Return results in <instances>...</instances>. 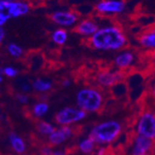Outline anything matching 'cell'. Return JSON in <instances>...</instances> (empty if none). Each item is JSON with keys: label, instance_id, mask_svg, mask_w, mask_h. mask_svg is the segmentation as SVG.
Returning <instances> with one entry per match:
<instances>
[{"label": "cell", "instance_id": "cell-11", "mask_svg": "<svg viewBox=\"0 0 155 155\" xmlns=\"http://www.w3.org/2000/svg\"><path fill=\"white\" fill-rule=\"evenodd\" d=\"M124 77V74L122 72H114V71H104L98 74L97 77V83L101 87H114L117 83H119Z\"/></svg>", "mask_w": 155, "mask_h": 155}, {"label": "cell", "instance_id": "cell-8", "mask_svg": "<svg viewBox=\"0 0 155 155\" xmlns=\"http://www.w3.org/2000/svg\"><path fill=\"white\" fill-rule=\"evenodd\" d=\"M51 21L61 27H71L78 21V15L71 10H58L51 13Z\"/></svg>", "mask_w": 155, "mask_h": 155}, {"label": "cell", "instance_id": "cell-3", "mask_svg": "<svg viewBox=\"0 0 155 155\" xmlns=\"http://www.w3.org/2000/svg\"><path fill=\"white\" fill-rule=\"evenodd\" d=\"M76 104L84 112H96L103 104V96L97 89L83 88L76 95Z\"/></svg>", "mask_w": 155, "mask_h": 155}, {"label": "cell", "instance_id": "cell-28", "mask_svg": "<svg viewBox=\"0 0 155 155\" xmlns=\"http://www.w3.org/2000/svg\"><path fill=\"white\" fill-rule=\"evenodd\" d=\"M21 90L23 92H29L31 90V86H30V84H28L25 83V84H21Z\"/></svg>", "mask_w": 155, "mask_h": 155}, {"label": "cell", "instance_id": "cell-26", "mask_svg": "<svg viewBox=\"0 0 155 155\" xmlns=\"http://www.w3.org/2000/svg\"><path fill=\"white\" fill-rule=\"evenodd\" d=\"M106 153H107V150H106V148L105 147H100L97 150V153H96V155H106Z\"/></svg>", "mask_w": 155, "mask_h": 155}, {"label": "cell", "instance_id": "cell-18", "mask_svg": "<svg viewBox=\"0 0 155 155\" xmlns=\"http://www.w3.org/2000/svg\"><path fill=\"white\" fill-rule=\"evenodd\" d=\"M52 87V84L50 81L46 79H36L33 83V88L37 92H47Z\"/></svg>", "mask_w": 155, "mask_h": 155}, {"label": "cell", "instance_id": "cell-1", "mask_svg": "<svg viewBox=\"0 0 155 155\" xmlns=\"http://www.w3.org/2000/svg\"><path fill=\"white\" fill-rule=\"evenodd\" d=\"M89 45L97 50L115 51L125 47L127 39L118 25H107L98 28L97 32L88 38Z\"/></svg>", "mask_w": 155, "mask_h": 155}, {"label": "cell", "instance_id": "cell-24", "mask_svg": "<svg viewBox=\"0 0 155 155\" xmlns=\"http://www.w3.org/2000/svg\"><path fill=\"white\" fill-rule=\"evenodd\" d=\"M52 151H53L52 149H50L48 147H44L41 150V153H42V155H52Z\"/></svg>", "mask_w": 155, "mask_h": 155}, {"label": "cell", "instance_id": "cell-6", "mask_svg": "<svg viewBox=\"0 0 155 155\" xmlns=\"http://www.w3.org/2000/svg\"><path fill=\"white\" fill-rule=\"evenodd\" d=\"M137 133L153 140L155 138V116L152 111H144L137 122Z\"/></svg>", "mask_w": 155, "mask_h": 155}, {"label": "cell", "instance_id": "cell-2", "mask_svg": "<svg viewBox=\"0 0 155 155\" xmlns=\"http://www.w3.org/2000/svg\"><path fill=\"white\" fill-rule=\"evenodd\" d=\"M122 128V124L119 122L109 120L95 125L91 129L88 137L95 142V144H110L120 136Z\"/></svg>", "mask_w": 155, "mask_h": 155}, {"label": "cell", "instance_id": "cell-13", "mask_svg": "<svg viewBox=\"0 0 155 155\" xmlns=\"http://www.w3.org/2000/svg\"><path fill=\"white\" fill-rule=\"evenodd\" d=\"M135 55L130 50H124L117 54L114 59V64L121 70L127 69L131 67L135 62Z\"/></svg>", "mask_w": 155, "mask_h": 155}, {"label": "cell", "instance_id": "cell-27", "mask_svg": "<svg viewBox=\"0 0 155 155\" xmlns=\"http://www.w3.org/2000/svg\"><path fill=\"white\" fill-rule=\"evenodd\" d=\"M5 36H6V33H5V30L4 28L0 26V44L2 43L5 39Z\"/></svg>", "mask_w": 155, "mask_h": 155}, {"label": "cell", "instance_id": "cell-21", "mask_svg": "<svg viewBox=\"0 0 155 155\" xmlns=\"http://www.w3.org/2000/svg\"><path fill=\"white\" fill-rule=\"evenodd\" d=\"M7 50L8 52V54L12 57H15V58H19L23 54V49L17 44L15 43H10L8 45L7 47Z\"/></svg>", "mask_w": 155, "mask_h": 155}, {"label": "cell", "instance_id": "cell-19", "mask_svg": "<svg viewBox=\"0 0 155 155\" xmlns=\"http://www.w3.org/2000/svg\"><path fill=\"white\" fill-rule=\"evenodd\" d=\"M48 104L47 102H44V101H40V102H37L34 105L33 107V114L37 117V118H40V117H43L47 112L48 111Z\"/></svg>", "mask_w": 155, "mask_h": 155}, {"label": "cell", "instance_id": "cell-32", "mask_svg": "<svg viewBox=\"0 0 155 155\" xmlns=\"http://www.w3.org/2000/svg\"><path fill=\"white\" fill-rule=\"evenodd\" d=\"M3 82V77H2V75L0 74V84H1Z\"/></svg>", "mask_w": 155, "mask_h": 155}, {"label": "cell", "instance_id": "cell-15", "mask_svg": "<svg viewBox=\"0 0 155 155\" xmlns=\"http://www.w3.org/2000/svg\"><path fill=\"white\" fill-rule=\"evenodd\" d=\"M8 139H9L10 146L12 147L13 150L15 152L21 154L25 151L26 144L24 142V140L19 135H17L15 133H10L8 136Z\"/></svg>", "mask_w": 155, "mask_h": 155}, {"label": "cell", "instance_id": "cell-17", "mask_svg": "<svg viewBox=\"0 0 155 155\" xmlns=\"http://www.w3.org/2000/svg\"><path fill=\"white\" fill-rule=\"evenodd\" d=\"M95 146H96L95 142L88 137L82 139L81 141L79 142L78 149L80 150L81 152H83L84 154H90L91 152L94 151Z\"/></svg>", "mask_w": 155, "mask_h": 155}, {"label": "cell", "instance_id": "cell-22", "mask_svg": "<svg viewBox=\"0 0 155 155\" xmlns=\"http://www.w3.org/2000/svg\"><path fill=\"white\" fill-rule=\"evenodd\" d=\"M0 74H4L7 77H15L18 74V70H16L15 68H13L11 66H8V67H4V68H0Z\"/></svg>", "mask_w": 155, "mask_h": 155}, {"label": "cell", "instance_id": "cell-4", "mask_svg": "<svg viewBox=\"0 0 155 155\" xmlns=\"http://www.w3.org/2000/svg\"><path fill=\"white\" fill-rule=\"evenodd\" d=\"M30 9L31 5L26 1H21V0H11L0 4V10L8 20L24 16L30 11Z\"/></svg>", "mask_w": 155, "mask_h": 155}, {"label": "cell", "instance_id": "cell-5", "mask_svg": "<svg viewBox=\"0 0 155 155\" xmlns=\"http://www.w3.org/2000/svg\"><path fill=\"white\" fill-rule=\"evenodd\" d=\"M87 116V112L84 110L74 108V107H66L61 109L57 112L55 116L56 123L61 125H70L78 123L84 120Z\"/></svg>", "mask_w": 155, "mask_h": 155}, {"label": "cell", "instance_id": "cell-12", "mask_svg": "<svg viewBox=\"0 0 155 155\" xmlns=\"http://www.w3.org/2000/svg\"><path fill=\"white\" fill-rule=\"evenodd\" d=\"M98 25L97 24V22H95L93 20L91 19H84L83 21H81L75 28L76 33H78L80 35L84 36V37H90L92 36L97 30L98 29Z\"/></svg>", "mask_w": 155, "mask_h": 155}, {"label": "cell", "instance_id": "cell-30", "mask_svg": "<svg viewBox=\"0 0 155 155\" xmlns=\"http://www.w3.org/2000/svg\"><path fill=\"white\" fill-rule=\"evenodd\" d=\"M70 84H71V81L68 80V79H65V80L62 82V86L65 87H69Z\"/></svg>", "mask_w": 155, "mask_h": 155}, {"label": "cell", "instance_id": "cell-23", "mask_svg": "<svg viewBox=\"0 0 155 155\" xmlns=\"http://www.w3.org/2000/svg\"><path fill=\"white\" fill-rule=\"evenodd\" d=\"M16 97H17L18 101L21 104H25L28 102V97L25 94H18Z\"/></svg>", "mask_w": 155, "mask_h": 155}, {"label": "cell", "instance_id": "cell-20", "mask_svg": "<svg viewBox=\"0 0 155 155\" xmlns=\"http://www.w3.org/2000/svg\"><path fill=\"white\" fill-rule=\"evenodd\" d=\"M54 130L55 126L48 122L42 121L37 124V131L39 132V134L43 136H49Z\"/></svg>", "mask_w": 155, "mask_h": 155}, {"label": "cell", "instance_id": "cell-9", "mask_svg": "<svg viewBox=\"0 0 155 155\" xmlns=\"http://www.w3.org/2000/svg\"><path fill=\"white\" fill-rule=\"evenodd\" d=\"M153 149V140L142 136H137L131 149V155H150Z\"/></svg>", "mask_w": 155, "mask_h": 155}, {"label": "cell", "instance_id": "cell-16", "mask_svg": "<svg viewBox=\"0 0 155 155\" xmlns=\"http://www.w3.org/2000/svg\"><path fill=\"white\" fill-rule=\"evenodd\" d=\"M51 39L56 45L62 46L66 43L68 39V33L62 28H59L51 34Z\"/></svg>", "mask_w": 155, "mask_h": 155}, {"label": "cell", "instance_id": "cell-10", "mask_svg": "<svg viewBox=\"0 0 155 155\" xmlns=\"http://www.w3.org/2000/svg\"><path fill=\"white\" fill-rule=\"evenodd\" d=\"M72 136H73V129L71 126L63 125L59 128H55V130L48 136V139L52 145L58 146L67 141Z\"/></svg>", "mask_w": 155, "mask_h": 155}, {"label": "cell", "instance_id": "cell-14", "mask_svg": "<svg viewBox=\"0 0 155 155\" xmlns=\"http://www.w3.org/2000/svg\"><path fill=\"white\" fill-rule=\"evenodd\" d=\"M139 44L146 49H154L155 48V31L152 29L147 30L139 36Z\"/></svg>", "mask_w": 155, "mask_h": 155}, {"label": "cell", "instance_id": "cell-29", "mask_svg": "<svg viewBox=\"0 0 155 155\" xmlns=\"http://www.w3.org/2000/svg\"><path fill=\"white\" fill-rule=\"evenodd\" d=\"M52 155H67V154L62 150H53Z\"/></svg>", "mask_w": 155, "mask_h": 155}, {"label": "cell", "instance_id": "cell-7", "mask_svg": "<svg viewBox=\"0 0 155 155\" xmlns=\"http://www.w3.org/2000/svg\"><path fill=\"white\" fill-rule=\"evenodd\" d=\"M97 12L102 15H117L124 12L125 4L122 0H101L95 7Z\"/></svg>", "mask_w": 155, "mask_h": 155}, {"label": "cell", "instance_id": "cell-31", "mask_svg": "<svg viewBox=\"0 0 155 155\" xmlns=\"http://www.w3.org/2000/svg\"><path fill=\"white\" fill-rule=\"evenodd\" d=\"M8 1H11V0H0V4L5 3V2H8Z\"/></svg>", "mask_w": 155, "mask_h": 155}, {"label": "cell", "instance_id": "cell-25", "mask_svg": "<svg viewBox=\"0 0 155 155\" xmlns=\"http://www.w3.org/2000/svg\"><path fill=\"white\" fill-rule=\"evenodd\" d=\"M8 18L4 15V14L1 12V10H0V26L3 27V25L8 21Z\"/></svg>", "mask_w": 155, "mask_h": 155}]
</instances>
